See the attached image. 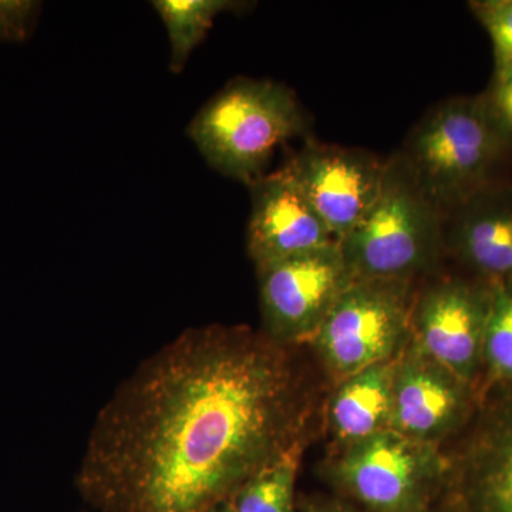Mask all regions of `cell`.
Segmentation results:
<instances>
[{
  "mask_svg": "<svg viewBox=\"0 0 512 512\" xmlns=\"http://www.w3.org/2000/svg\"><path fill=\"white\" fill-rule=\"evenodd\" d=\"M306 417L289 345L248 326L190 328L101 407L77 491L97 512H210L301 448Z\"/></svg>",
  "mask_w": 512,
  "mask_h": 512,
  "instance_id": "6da1fadb",
  "label": "cell"
},
{
  "mask_svg": "<svg viewBox=\"0 0 512 512\" xmlns=\"http://www.w3.org/2000/svg\"><path fill=\"white\" fill-rule=\"evenodd\" d=\"M306 130L308 119L292 90L238 77L195 114L187 133L215 171L249 187L265 175L276 148Z\"/></svg>",
  "mask_w": 512,
  "mask_h": 512,
  "instance_id": "7a4b0ae2",
  "label": "cell"
},
{
  "mask_svg": "<svg viewBox=\"0 0 512 512\" xmlns=\"http://www.w3.org/2000/svg\"><path fill=\"white\" fill-rule=\"evenodd\" d=\"M512 151L495 133L480 96L441 101L414 126L404 161L444 217L501 184V165Z\"/></svg>",
  "mask_w": 512,
  "mask_h": 512,
  "instance_id": "3957f363",
  "label": "cell"
},
{
  "mask_svg": "<svg viewBox=\"0 0 512 512\" xmlns=\"http://www.w3.org/2000/svg\"><path fill=\"white\" fill-rule=\"evenodd\" d=\"M444 220L397 153L386 161L372 210L338 245L355 278L410 279L439 256Z\"/></svg>",
  "mask_w": 512,
  "mask_h": 512,
  "instance_id": "277c9868",
  "label": "cell"
},
{
  "mask_svg": "<svg viewBox=\"0 0 512 512\" xmlns=\"http://www.w3.org/2000/svg\"><path fill=\"white\" fill-rule=\"evenodd\" d=\"M410 279L356 278L339 296L315 338L330 369L348 377L386 362L412 322Z\"/></svg>",
  "mask_w": 512,
  "mask_h": 512,
  "instance_id": "5b68a950",
  "label": "cell"
},
{
  "mask_svg": "<svg viewBox=\"0 0 512 512\" xmlns=\"http://www.w3.org/2000/svg\"><path fill=\"white\" fill-rule=\"evenodd\" d=\"M264 332L291 345L315 335L353 281L338 242L318 251L256 268Z\"/></svg>",
  "mask_w": 512,
  "mask_h": 512,
  "instance_id": "8992f818",
  "label": "cell"
},
{
  "mask_svg": "<svg viewBox=\"0 0 512 512\" xmlns=\"http://www.w3.org/2000/svg\"><path fill=\"white\" fill-rule=\"evenodd\" d=\"M284 168L339 242L372 210L386 161L362 148L308 140Z\"/></svg>",
  "mask_w": 512,
  "mask_h": 512,
  "instance_id": "52a82bcc",
  "label": "cell"
},
{
  "mask_svg": "<svg viewBox=\"0 0 512 512\" xmlns=\"http://www.w3.org/2000/svg\"><path fill=\"white\" fill-rule=\"evenodd\" d=\"M433 476L430 451L394 430L357 441L340 466L350 494L375 512L421 510Z\"/></svg>",
  "mask_w": 512,
  "mask_h": 512,
  "instance_id": "ba28073f",
  "label": "cell"
},
{
  "mask_svg": "<svg viewBox=\"0 0 512 512\" xmlns=\"http://www.w3.org/2000/svg\"><path fill=\"white\" fill-rule=\"evenodd\" d=\"M490 299L491 285L448 281L430 288L413 306L420 348L460 382L474 376L483 357Z\"/></svg>",
  "mask_w": 512,
  "mask_h": 512,
  "instance_id": "9c48e42d",
  "label": "cell"
},
{
  "mask_svg": "<svg viewBox=\"0 0 512 512\" xmlns=\"http://www.w3.org/2000/svg\"><path fill=\"white\" fill-rule=\"evenodd\" d=\"M248 254L256 268L336 244L285 168L249 185Z\"/></svg>",
  "mask_w": 512,
  "mask_h": 512,
  "instance_id": "30bf717a",
  "label": "cell"
},
{
  "mask_svg": "<svg viewBox=\"0 0 512 512\" xmlns=\"http://www.w3.org/2000/svg\"><path fill=\"white\" fill-rule=\"evenodd\" d=\"M444 241L490 284H512V185H494L451 211Z\"/></svg>",
  "mask_w": 512,
  "mask_h": 512,
  "instance_id": "8fae6325",
  "label": "cell"
},
{
  "mask_svg": "<svg viewBox=\"0 0 512 512\" xmlns=\"http://www.w3.org/2000/svg\"><path fill=\"white\" fill-rule=\"evenodd\" d=\"M458 382L433 360L412 359L404 363L394 375L390 423L394 431L421 441L450 429L464 407Z\"/></svg>",
  "mask_w": 512,
  "mask_h": 512,
  "instance_id": "7c38bea8",
  "label": "cell"
},
{
  "mask_svg": "<svg viewBox=\"0 0 512 512\" xmlns=\"http://www.w3.org/2000/svg\"><path fill=\"white\" fill-rule=\"evenodd\" d=\"M396 370L389 363L348 377L332 402V426L339 439L357 443L392 423Z\"/></svg>",
  "mask_w": 512,
  "mask_h": 512,
  "instance_id": "4fadbf2b",
  "label": "cell"
},
{
  "mask_svg": "<svg viewBox=\"0 0 512 512\" xmlns=\"http://www.w3.org/2000/svg\"><path fill=\"white\" fill-rule=\"evenodd\" d=\"M467 503L471 512H512V404L478 451Z\"/></svg>",
  "mask_w": 512,
  "mask_h": 512,
  "instance_id": "5bb4252c",
  "label": "cell"
},
{
  "mask_svg": "<svg viewBox=\"0 0 512 512\" xmlns=\"http://www.w3.org/2000/svg\"><path fill=\"white\" fill-rule=\"evenodd\" d=\"M154 9L170 40L171 73H183L188 59L204 42L218 15L244 8L232 0H154Z\"/></svg>",
  "mask_w": 512,
  "mask_h": 512,
  "instance_id": "9a60e30c",
  "label": "cell"
},
{
  "mask_svg": "<svg viewBox=\"0 0 512 512\" xmlns=\"http://www.w3.org/2000/svg\"><path fill=\"white\" fill-rule=\"evenodd\" d=\"M299 451L293 450L264 468L228 504L235 512H295Z\"/></svg>",
  "mask_w": 512,
  "mask_h": 512,
  "instance_id": "2e32d148",
  "label": "cell"
},
{
  "mask_svg": "<svg viewBox=\"0 0 512 512\" xmlns=\"http://www.w3.org/2000/svg\"><path fill=\"white\" fill-rule=\"evenodd\" d=\"M491 285L490 311L485 326L483 357L491 372L512 382V284Z\"/></svg>",
  "mask_w": 512,
  "mask_h": 512,
  "instance_id": "e0dca14e",
  "label": "cell"
},
{
  "mask_svg": "<svg viewBox=\"0 0 512 512\" xmlns=\"http://www.w3.org/2000/svg\"><path fill=\"white\" fill-rule=\"evenodd\" d=\"M468 9L490 36L494 72L512 67V0H471Z\"/></svg>",
  "mask_w": 512,
  "mask_h": 512,
  "instance_id": "ac0fdd59",
  "label": "cell"
},
{
  "mask_svg": "<svg viewBox=\"0 0 512 512\" xmlns=\"http://www.w3.org/2000/svg\"><path fill=\"white\" fill-rule=\"evenodd\" d=\"M480 97L495 133L501 143L512 151V67L493 73L490 84Z\"/></svg>",
  "mask_w": 512,
  "mask_h": 512,
  "instance_id": "d6986e66",
  "label": "cell"
},
{
  "mask_svg": "<svg viewBox=\"0 0 512 512\" xmlns=\"http://www.w3.org/2000/svg\"><path fill=\"white\" fill-rule=\"evenodd\" d=\"M42 3L36 0H0V45L30 39Z\"/></svg>",
  "mask_w": 512,
  "mask_h": 512,
  "instance_id": "ffe728a7",
  "label": "cell"
},
{
  "mask_svg": "<svg viewBox=\"0 0 512 512\" xmlns=\"http://www.w3.org/2000/svg\"><path fill=\"white\" fill-rule=\"evenodd\" d=\"M306 512H349L342 510V508H309Z\"/></svg>",
  "mask_w": 512,
  "mask_h": 512,
  "instance_id": "44dd1931",
  "label": "cell"
},
{
  "mask_svg": "<svg viewBox=\"0 0 512 512\" xmlns=\"http://www.w3.org/2000/svg\"><path fill=\"white\" fill-rule=\"evenodd\" d=\"M210 512H235V511L232 510L231 505H229L228 501H227V503H222L220 505H217V507L212 508V510Z\"/></svg>",
  "mask_w": 512,
  "mask_h": 512,
  "instance_id": "7402d4cb",
  "label": "cell"
},
{
  "mask_svg": "<svg viewBox=\"0 0 512 512\" xmlns=\"http://www.w3.org/2000/svg\"><path fill=\"white\" fill-rule=\"evenodd\" d=\"M414 512H427V511L419 510V511H414Z\"/></svg>",
  "mask_w": 512,
  "mask_h": 512,
  "instance_id": "603a6c76",
  "label": "cell"
}]
</instances>
